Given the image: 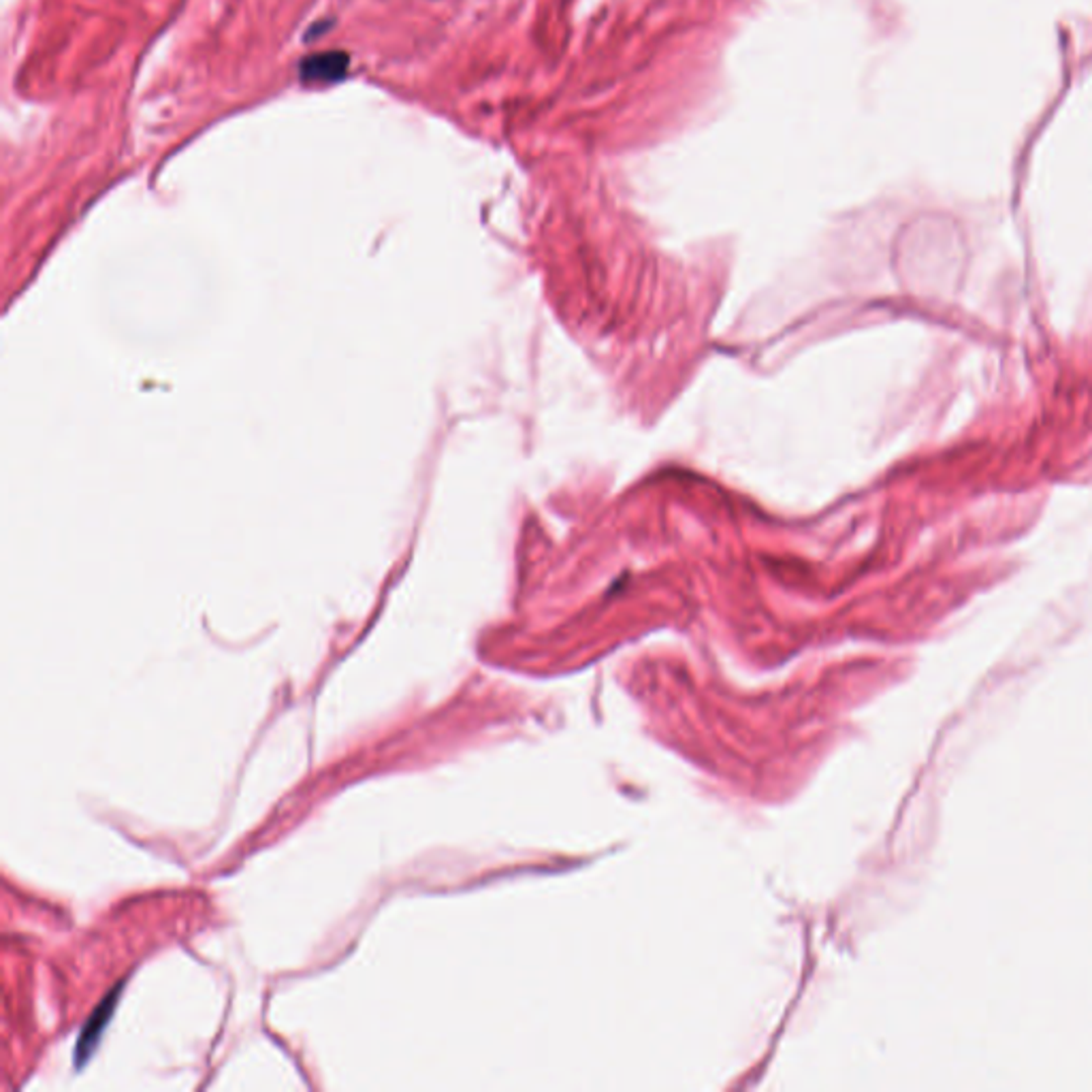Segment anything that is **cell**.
Wrapping results in <instances>:
<instances>
[{
	"label": "cell",
	"mask_w": 1092,
	"mask_h": 1092,
	"mask_svg": "<svg viewBox=\"0 0 1092 1092\" xmlns=\"http://www.w3.org/2000/svg\"><path fill=\"white\" fill-rule=\"evenodd\" d=\"M120 992H122V986H115L107 995V999L94 1009V1014L86 1022L82 1035H79V1039H77V1047H75V1065L77 1067H84L90 1061L94 1047L98 1045V1039H101L103 1030L107 1028V1022L113 1016V1005H115V999H117V995H120Z\"/></svg>",
	"instance_id": "obj_1"
},
{
	"label": "cell",
	"mask_w": 1092,
	"mask_h": 1092,
	"mask_svg": "<svg viewBox=\"0 0 1092 1092\" xmlns=\"http://www.w3.org/2000/svg\"><path fill=\"white\" fill-rule=\"evenodd\" d=\"M348 56L342 52H325L319 56L306 58L302 63L300 75L304 84H333L348 71Z\"/></svg>",
	"instance_id": "obj_2"
}]
</instances>
